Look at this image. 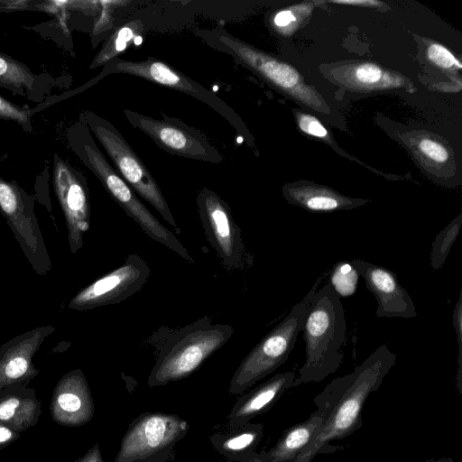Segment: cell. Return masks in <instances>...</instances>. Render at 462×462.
Instances as JSON below:
<instances>
[{
  "label": "cell",
  "instance_id": "1",
  "mask_svg": "<svg viewBox=\"0 0 462 462\" xmlns=\"http://www.w3.org/2000/svg\"><path fill=\"white\" fill-rule=\"evenodd\" d=\"M397 356L387 345L377 347L354 370L333 379L313 401L323 421L293 462H312L319 454L337 449L330 441L341 440L362 428V411L368 397L382 385Z\"/></svg>",
  "mask_w": 462,
  "mask_h": 462
},
{
  "label": "cell",
  "instance_id": "2",
  "mask_svg": "<svg viewBox=\"0 0 462 462\" xmlns=\"http://www.w3.org/2000/svg\"><path fill=\"white\" fill-rule=\"evenodd\" d=\"M306 359L292 387L319 383L341 365L346 320L340 297L330 283L314 294L302 326Z\"/></svg>",
  "mask_w": 462,
  "mask_h": 462
},
{
  "label": "cell",
  "instance_id": "3",
  "mask_svg": "<svg viewBox=\"0 0 462 462\" xmlns=\"http://www.w3.org/2000/svg\"><path fill=\"white\" fill-rule=\"evenodd\" d=\"M69 149L97 178L111 198L152 240L176 253L189 263L192 256L180 240L167 229L137 198L97 147L88 128L79 120L65 132Z\"/></svg>",
  "mask_w": 462,
  "mask_h": 462
},
{
  "label": "cell",
  "instance_id": "4",
  "mask_svg": "<svg viewBox=\"0 0 462 462\" xmlns=\"http://www.w3.org/2000/svg\"><path fill=\"white\" fill-rule=\"evenodd\" d=\"M234 331L231 325L213 323L208 316L182 328L162 330L148 386H162L189 377L228 341Z\"/></svg>",
  "mask_w": 462,
  "mask_h": 462
},
{
  "label": "cell",
  "instance_id": "5",
  "mask_svg": "<svg viewBox=\"0 0 462 462\" xmlns=\"http://www.w3.org/2000/svg\"><path fill=\"white\" fill-rule=\"evenodd\" d=\"M321 278L296 303L287 316L246 355L235 371L228 386L231 395H239L284 364L302 330L305 317Z\"/></svg>",
  "mask_w": 462,
  "mask_h": 462
},
{
  "label": "cell",
  "instance_id": "6",
  "mask_svg": "<svg viewBox=\"0 0 462 462\" xmlns=\"http://www.w3.org/2000/svg\"><path fill=\"white\" fill-rule=\"evenodd\" d=\"M79 120L98 140L115 169L130 188L180 234V229L155 179L115 125L89 110L80 112Z\"/></svg>",
  "mask_w": 462,
  "mask_h": 462
},
{
  "label": "cell",
  "instance_id": "7",
  "mask_svg": "<svg viewBox=\"0 0 462 462\" xmlns=\"http://www.w3.org/2000/svg\"><path fill=\"white\" fill-rule=\"evenodd\" d=\"M189 430V422L176 414L143 412L129 424L114 462L171 461Z\"/></svg>",
  "mask_w": 462,
  "mask_h": 462
},
{
  "label": "cell",
  "instance_id": "8",
  "mask_svg": "<svg viewBox=\"0 0 462 462\" xmlns=\"http://www.w3.org/2000/svg\"><path fill=\"white\" fill-rule=\"evenodd\" d=\"M33 198L14 180L0 176V212L33 271L45 276L52 264L38 219Z\"/></svg>",
  "mask_w": 462,
  "mask_h": 462
},
{
  "label": "cell",
  "instance_id": "9",
  "mask_svg": "<svg viewBox=\"0 0 462 462\" xmlns=\"http://www.w3.org/2000/svg\"><path fill=\"white\" fill-rule=\"evenodd\" d=\"M217 36L230 53L272 86L315 110L328 112L323 99L304 83L299 72L290 64L224 31L218 32Z\"/></svg>",
  "mask_w": 462,
  "mask_h": 462
},
{
  "label": "cell",
  "instance_id": "10",
  "mask_svg": "<svg viewBox=\"0 0 462 462\" xmlns=\"http://www.w3.org/2000/svg\"><path fill=\"white\" fill-rule=\"evenodd\" d=\"M124 114L131 125L171 154L212 163L223 162L219 152L199 131L179 120L167 116L155 119L129 109L124 110Z\"/></svg>",
  "mask_w": 462,
  "mask_h": 462
},
{
  "label": "cell",
  "instance_id": "11",
  "mask_svg": "<svg viewBox=\"0 0 462 462\" xmlns=\"http://www.w3.org/2000/svg\"><path fill=\"white\" fill-rule=\"evenodd\" d=\"M197 206L207 239L222 265L228 270L241 268L245 252L242 232L228 204L204 188L198 193Z\"/></svg>",
  "mask_w": 462,
  "mask_h": 462
},
{
  "label": "cell",
  "instance_id": "12",
  "mask_svg": "<svg viewBox=\"0 0 462 462\" xmlns=\"http://www.w3.org/2000/svg\"><path fill=\"white\" fill-rule=\"evenodd\" d=\"M53 189L64 215L71 254L83 246V236L89 229V189L86 177L58 153L53 157Z\"/></svg>",
  "mask_w": 462,
  "mask_h": 462
},
{
  "label": "cell",
  "instance_id": "13",
  "mask_svg": "<svg viewBox=\"0 0 462 462\" xmlns=\"http://www.w3.org/2000/svg\"><path fill=\"white\" fill-rule=\"evenodd\" d=\"M150 267L137 254L124 263L81 289L69 302V309L92 310L117 304L139 291L150 276Z\"/></svg>",
  "mask_w": 462,
  "mask_h": 462
},
{
  "label": "cell",
  "instance_id": "14",
  "mask_svg": "<svg viewBox=\"0 0 462 462\" xmlns=\"http://www.w3.org/2000/svg\"><path fill=\"white\" fill-rule=\"evenodd\" d=\"M103 72L135 76L184 93L207 104L233 125H238L236 114L220 97L163 61L152 58L131 61L116 57L106 63Z\"/></svg>",
  "mask_w": 462,
  "mask_h": 462
},
{
  "label": "cell",
  "instance_id": "15",
  "mask_svg": "<svg viewBox=\"0 0 462 462\" xmlns=\"http://www.w3.org/2000/svg\"><path fill=\"white\" fill-rule=\"evenodd\" d=\"M55 331L54 326H40L14 337L0 346V391L14 383L28 384L39 374L32 359L46 338Z\"/></svg>",
  "mask_w": 462,
  "mask_h": 462
},
{
  "label": "cell",
  "instance_id": "16",
  "mask_svg": "<svg viewBox=\"0 0 462 462\" xmlns=\"http://www.w3.org/2000/svg\"><path fill=\"white\" fill-rule=\"evenodd\" d=\"M351 265L364 278L366 288L375 297L377 318L411 319L417 316L411 297L393 272L361 259H354Z\"/></svg>",
  "mask_w": 462,
  "mask_h": 462
},
{
  "label": "cell",
  "instance_id": "17",
  "mask_svg": "<svg viewBox=\"0 0 462 462\" xmlns=\"http://www.w3.org/2000/svg\"><path fill=\"white\" fill-rule=\"evenodd\" d=\"M51 419L67 427H79L94 417L93 397L81 369L65 374L56 383L50 402Z\"/></svg>",
  "mask_w": 462,
  "mask_h": 462
},
{
  "label": "cell",
  "instance_id": "18",
  "mask_svg": "<svg viewBox=\"0 0 462 462\" xmlns=\"http://www.w3.org/2000/svg\"><path fill=\"white\" fill-rule=\"evenodd\" d=\"M296 378L293 371L279 373L244 393L234 403L227 415L229 430L240 428L254 418L268 411L287 390L292 387Z\"/></svg>",
  "mask_w": 462,
  "mask_h": 462
},
{
  "label": "cell",
  "instance_id": "19",
  "mask_svg": "<svg viewBox=\"0 0 462 462\" xmlns=\"http://www.w3.org/2000/svg\"><path fill=\"white\" fill-rule=\"evenodd\" d=\"M59 79L47 73L35 74L24 63L0 52V88L30 101L43 103Z\"/></svg>",
  "mask_w": 462,
  "mask_h": 462
},
{
  "label": "cell",
  "instance_id": "20",
  "mask_svg": "<svg viewBox=\"0 0 462 462\" xmlns=\"http://www.w3.org/2000/svg\"><path fill=\"white\" fill-rule=\"evenodd\" d=\"M42 402L36 390L28 384L14 383L0 391V422L23 434L36 425Z\"/></svg>",
  "mask_w": 462,
  "mask_h": 462
},
{
  "label": "cell",
  "instance_id": "21",
  "mask_svg": "<svg viewBox=\"0 0 462 462\" xmlns=\"http://www.w3.org/2000/svg\"><path fill=\"white\" fill-rule=\"evenodd\" d=\"M323 421V414L316 410L305 420L285 430L269 450L254 452L240 462H293L309 445Z\"/></svg>",
  "mask_w": 462,
  "mask_h": 462
},
{
  "label": "cell",
  "instance_id": "22",
  "mask_svg": "<svg viewBox=\"0 0 462 462\" xmlns=\"http://www.w3.org/2000/svg\"><path fill=\"white\" fill-rule=\"evenodd\" d=\"M283 195L290 203L311 212L348 210L367 202L346 197L327 187L306 183L284 187Z\"/></svg>",
  "mask_w": 462,
  "mask_h": 462
},
{
  "label": "cell",
  "instance_id": "23",
  "mask_svg": "<svg viewBox=\"0 0 462 462\" xmlns=\"http://www.w3.org/2000/svg\"><path fill=\"white\" fill-rule=\"evenodd\" d=\"M332 74L346 87L361 91L403 88L408 82L402 76L368 62L336 69Z\"/></svg>",
  "mask_w": 462,
  "mask_h": 462
},
{
  "label": "cell",
  "instance_id": "24",
  "mask_svg": "<svg viewBox=\"0 0 462 462\" xmlns=\"http://www.w3.org/2000/svg\"><path fill=\"white\" fill-rule=\"evenodd\" d=\"M263 437V425L247 423L228 432L214 433L210 442L215 450L229 460L240 462L250 457Z\"/></svg>",
  "mask_w": 462,
  "mask_h": 462
},
{
  "label": "cell",
  "instance_id": "25",
  "mask_svg": "<svg viewBox=\"0 0 462 462\" xmlns=\"http://www.w3.org/2000/svg\"><path fill=\"white\" fill-rule=\"evenodd\" d=\"M143 29L141 21H132L116 31L95 57L90 68H97L117 57V54L124 51L127 44L141 33Z\"/></svg>",
  "mask_w": 462,
  "mask_h": 462
},
{
  "label": "cell",
  "instance_id": "26",
  "mask_svg": "<svg viewBox=\"0 0 462 462\" xmlns=\"http://www.w3.org/2000/svg\"><path fill=\"white\" fill-rule=\"evenodd\" d=\"M461 226L462 214H459L435 236L430 250V265L433 270L440 269L445 263L459 235Z\"/></svg>",
  "mask_w": 462,
  "mask_h": 462
},
{
  "label": "cell",
  "instance_id": "27",
  "mask_svg": "<svg viewBox=\"0 0 462 462\" xmlns=\"http://www.w3.org/2000/svg\"><path fill=\"white\" fill-rule=\"evenodd\" d=\"M32 109L18 106L0 95V121H11L20 125L23 131L32 133Z\"/></svg>",
  "mask_w": 462,
  "mask_h": 462
},
{
  "label": "cell",
  "instance_id": "28",
  "mask_svg": "<svg viewBox=\"0 0 462 462\" xmlns=\"http://www.w3.org/2000/svg\"><path fill=\"white\" fill-rule=\"evenodd\" d=\"M452 323L457 344V387L459 393H462V290H460L457 301L455 304L452 314Z\"/></svg>",
  "mask_w": 462,
  "mask_h": 462
},
{
  "label": "cell",
  "instance_id": "29",
  "mask_svg": "<svg viewBox=\"0 0 462 462\" xmlns=\"http://www.w3.org/2000/svg\"><path fill=\"white\" fill-rule=\"evenodd\" d=\"M428 59L439 68L449 69L462 68L461 62L443 45L432 43L427 49Z\"/></svg>",
  "mask_w": 462,
  "mask_h": 462
},
{
  "label": "cell",
  "instance_id": "30",
  "mask_svg": "<svg viewBox=\"0 0 462 462\" xmlns=\"http://www.w3.org/2000/svg\"><path fill=\"white\" fill-rule=\"evenodd\" d=\"M418 148L424 156L438 163L446 162L449 157L444 145L428 137L420 140Z\"/></svg>",
  "mask_w": 462,
  "mask_h": 462
},
{
  "label": "cell",
  "instance_id": "31",
  "mask_svg": "<svg viewBox=\"0 0 462 462\" xmlns=\"http://www.w3.org/2000/svg\"><path fill=\"white\" fill-rule=\"evenodd\" d=\"M299 126L304 133L319 138L328 135L327 129L315 117L309 115H300L298 118Z\"/></svg>",
  "mask_w": 462,
  "mask_h": 462
},
{
  "label": "cell",
  "instance_id": "32",
  "mask_svg": "<svg viewBox=\"0 0 462 462\" xmlns=\"http://www.w3.org/2000/svg\"><path fill=\"white\" fill-rule=\"evenodd\" d=\"M295 8H287L277 13L273 18L274 24L279 28H295L294 24L297 22V15H295Z\"/></svg>",
  "mask_w": 462,
  "mask_h": 462
},
{
  "label": "cell",
  "instance_id": "33",
  "mask_svg": "<svg viewBox=\"0 0 462 462\" xmlns=\"http://www.w3.org/2000/svg\"><path fill=\"white\" fill-rule=\"evenodd\" d=\"M21 435V433L0 422V451L15 442Z\"/></svg>",
  "mask_w": 462,
  "mask_h": 462
},
{
  "label": "cell",
  "instance_id": "34",
  "mask_svg": "<svg viewBox=\"0 0 462 462\" xmlns=\"http://www.w3.org/2000/svg\"><path fill=\"white\" fill-rule=\"evenodd\" d=\"M74 462H105L101 454L99 444L97 442L85 455Z\"/></svg>",
  "mask_w": 462,
  "mask_h": 462
},
{
  "label": "cell",
  "instance_id": "35",
  "mask_svg": "<svg viewBox=\"0 0 462 462\" xmlns=\"http://www.w3.org/2000/svg\"><path fill=\"white\" fill-rule=\"evenodd\" d=\"M333 4H338V5H362V6H368V7H377L378 5H382V3L378 1H372V0H333L329 1Z\"/></svg>",
  "mask_w": 462,
  "mask_h": 462
},
{
  "label": "cell",
  "instance_id": "36",
  "mask_svg": "<svg viewBox=\"0 0 462 462\" xmlns=\"http://www.w3.org/2000/svg\"><path fill=\"white\" fill-rule=\"evenodd\" d=\"M422 462H456L452 457H441L438 458H428Z\"/></svg>",
  "mask_w": 462,
  "mask_h": 462
}]
</instances>
